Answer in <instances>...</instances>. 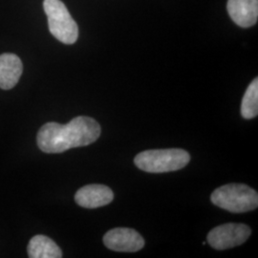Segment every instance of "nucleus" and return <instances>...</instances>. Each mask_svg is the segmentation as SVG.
<instances>
[{
	"label": "nucleus",
	"mask_w": 258,
	"mask_h": 258,
	"mask_svg": "<svg viewBox=\"0 0 258 258\" xmlns=\"http://www.w3.org/2000/svg\"><path fill=\"white\" fill-rule=\"evenodd\" d=\"M101 135L99 122L90 117H76L66 124L47 122L37 133V146L45 153H61L71 148L85 147Z\"/></svg>",
	"instance_id": "1"
},
{
	"label": "nucleus",
	"mask_w": 258,
	"mask_h": 258,
	"mask_svg": "<svg viewBox=\"0 0 258 258\" xmlns=\"http://www.w3.org/2000/svg\"><path fill=\"white\" fill-rule=\"evenodd\" d=\"M190 161L187 151L180 148L146 150L134 159V163L141 170L150 173H164L184 168Z\"/></svg>",
	"instance_id": "2"
},
{
	"label": "nucleus",
	"mask_w": 258,
	"mask_h": 258,
	"mask_svg": "<svg viewBox=\"0 0 258 258\" xmlns=\"http://www.w3.org/2000/svg\"><path fill=\"white\" fill-rule=\"evenodd\" d=\"M211 200L215 206L228 212L243 213L257 208L258 194L247 184H228L216 188Z\"/></svg>",
	"instance_id": "3"
},
{
	"label": "nucleus",
	"mask_w": 258,
	"mask_h": 258,
	"mask_svg": "<svg viewBox=\"0 0 258 258\" xmlns=\"http://www.w3.org/2000/svg\"><path fill=\"white\" fill-rule=\"evenodd\" d=\"M43 8L51 34L64 44H73L79 37V28L63 2L44 0Z\"/></svg>",
	"instance_id": "4"
},
{
	"label": "nucleus",
	"mask_w": 258,
	"mask_h": 258,
	"mask_svg": "<svg viewBox=\"0 0 258 258\" xmlns=\"http://www.w3.org/2000/svg\"><path fill=\"white\" fill-rule=\"evenodd\" d=\"M250 233L251 230L245 224L228 223L212 229L208 234V242L213 249H231L245 243Z\"/></svg>",
	"instance_id": "5"
},
{
	"label": "nucleus",
	"mask_w": 258,
	"mask_h": 258,
	"mask_svg": "<svg viewBox=\"0 0 258 258\" xmlns=\"http://www.w3.org/2000/svg\"><path fill=\"white\" fill-rule=\"evenodd\" d=\"M103 244L108 249L121 252H136L145 246V239L138 231L128 228H116L103 236Z\"/></svg>",
	"instance_id": "6"
},
{
	"label": "nucleus",
	"mask_w": 258,
	"mask_h": 258,
	"mask_svg": "<svg viewBox=\"0 0 258 258\" xmlns=\"http://www.w3.org/2000/svg\"><path fill=\"white\" fill-rule=\"evenodd\" d=\"M114 194L104 184H87L80 188L75 195V201L85 209H97L110 204Z\"/></svg>",
	"instance_id": "7"
},
{
	"label": "nucleus",
	"mask_w": 258,
	"mask_h": 258,
	"mask_svg": "<svg viewBox=\"0 0 258 258\" xmlns=\"http://www.w3.org/2000/svg\"><path fill=\"white\" fill-rule=\"evenodd\" d=\"M227 9L240 27H250L257 21L258 0H229Z\"/></svg>",
	"instance_id": "8"
},
{
	"label": "nucleus",
	"mask_w": 258,
	"mask_h": 258,
	"mask_svg": "<svg viewBox=\"0 0 258 258\" xmlns=\"http://www.w3.org/2000/svg\"><path fill=\"white\" fill-rule=\"evenodd\" d=\"M22 71L23 65L18 55L9 53L0 55V88L9 90L15 87Z\"/></svg>",
	"instance_id": "9"
},
{
	"label": "nucleus",
	"mask_w": 258,
	"mask_h": 258,
	"mask_svg": "<svg viewBox=\"0 0 258 258\" xmlns=\"http://www.w3.org/2000/svg\"><path fill=\"white\" fill-rule=\"evenodd\" d=\"M28 255L31 258H60L62 251L55 242L45 235H36L28 244Z\"/></svg>",
	"instance_id": "10"
},
{
	"label": "nucleus",
	"mask_w": 258,
	"mask_h": 258,
	"mask_svg": "<svg viewBox=\"0 0 258 258\" xmlns=\"http://www.w3.org/2000/svg\"><path fill=\"white\" fill-rule=\"evenodd\" d=\"M258 114V80L249 84L241 103V115L244 119H253Z\"/></svg>",
	"instance_id": "11"
}]
</instances>
